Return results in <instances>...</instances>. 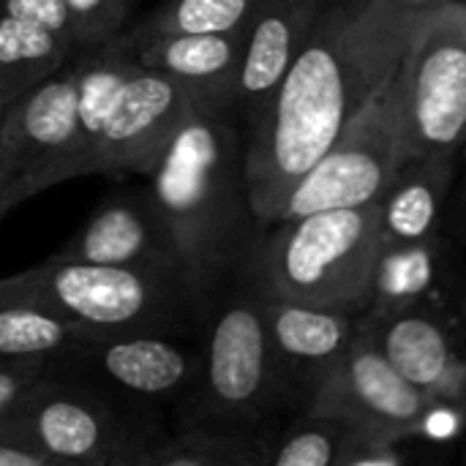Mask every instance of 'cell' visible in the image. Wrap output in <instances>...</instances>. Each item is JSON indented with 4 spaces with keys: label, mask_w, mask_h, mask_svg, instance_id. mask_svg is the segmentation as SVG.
<instances>
[{
    "label": "cell",
    "mask_w": 466,
    "mask_h": 466,
    "mask_svg": "<svg viewBox=\"0 0 466 466\" xmlns=\"http://www.w3.org/2000/svg\"><path fill=\"white\" fill-rule=\"evenodd\" d=\"M423 11L330 0L281 85L246 126V180L265 227L292 183L396 79Z\"/></svg>",
    "instance_id": "obj_1"
},
{
    "label": "cell",
    "mask_w": 466,
    "mask_h": 466,
    "mask_svg": "<svg viewBox=\"0 0 466 466\" xmlns=\"http://www.w3.org/2000/svg\"><path fill=\"white\" fill-rule=\"evenodd\" d=\"M150 177L183 273L205 300L240 276L262 229L246 180V123L229 96H202Z\"/></svg>",
    "instance_id": "obj_2"
},
{
    "label": "cell",
    "mask_w": 466,
    "mask_h": 466,
    "mask_svg": "<svg viewBox=\"0 0 466 466\" xmlns=\"http://www.w3.org/2000/svg\"><path fill=\"white\" fill-rule=\"evenodd\" d=\"M380 208H330L259 229L240 276L262 295L366 311L380 268Z\"/></svg>",
    "instance_id": "obj_3"
},
{
    "label": "cell",
    "mask_w": 466,
    "mask_h": 466,
    "mask_svg": "<svg viewBox=\"0 0 466 466\" xmlns=\"http://www.w3.org/2000/svg\"><path fill=\"white\" fill-rule=\"evenodd\" d=\"M0 298L44 309L93 333L188 336L202 328L208 311L180 273L57 257L0 279Z\"/></svg>",
    "instance_id": "obj_4"
},
{
    "label": "cell",
    "mask_w": 466,
    "mask_h": 466,
    "mask_svg": "<svg viewBox=\"0 0 466 466\" xmlns=\"http://www.w3.org/2000/svg\"><path fill=\"white\" fill-rule=\"evenodd\" d=\"M161 434L153 410L52 371L0 418V437L27 445L52 464L142 466Z\"/></svg>",
    "instance_id": "obj_5"
},
{
    "label": "cell",
    "mask_w": 466,
    "mask_h": 466,
    "mask_svg": "<svg viewBox=\"0 0 466 466\" xmlns=\"http://www.w3.org/2000/svg\"><path fill=\"white\" fill-rule=\"evenodd\" d=\"M202 377L180 418L262 426L289 404L276 366L262 292L243 276L221 287L202 319Z\"/></svg>",
    "instance_id": "obj_6"
},
{
    "label": "cell",
    "mask_w": 466,
    "mask_h": 466,
    "mask_svg": "<svg viewBox=\"0 0 466 466\" xmlns=\"http://www.w3.org/2000/svg\"><path fill=\"white\" fill-rule=\"evenodd\" d=\"M410 156L412 150L404 126L401 79L396 74V79L374 98V104L366 106L292 183L270 221L330 208L377 205Z\"/></svg>",
    "instance_id": "obj_7"
},
{
    "label": "cell",
    "mask_w": 466,
    "mask_h": 466,
    "mask_svg": "<svg viewBox=\"0 0 466 466\" xmlns=\"http://www.w3.org/2000/svg\"><path fill=\"white\" fill-rule=\"evenodd\" d=\"M180 339L169 333L85 330L46 355V366L52 374L85 380L142 410H183L202 377V350H191Z\"/></svg>",
    "instance_id": "obj_8"
},
{
    "label": "cell",
    "mask_w": 466,
    "mask_h": 466,
    "mask_svg": "<svg viewBox=\"0 0 466 466\" xmlns=\"http://www.w3.org/2000/svg\"><path fill=\"white\" fill-rule=\"evenodd\" d=\"M399 79L412 156L456 158L466 139V14L459 3L423 14Z\"/></svg>",
    "instance_id": "obj_9"
},
{
    "label": "cell",
    "mask_w": 466,
    "mask_h": 466,
    "mask_svg": "<svg viewBox=\"0 0 466 466\" xmlns=\"http://www.w3.org/2000/svg\"><path fill=\"white\" fill-rule=\"evenodd\" d=\"M202 96L213 93L197 90L134 60L96 147V172L150 175Z\"/></svg>",
    "instance_id": "obj_10"
},
{
    "label": "cell",
    "mask_w": 466,
    "mask_h": 466,
    "mask_svg": "<svg viewBox=\"0 0 466 466\" xmlns=\"http://www.w3.org/2000/svg\"><path fill=\"white\" fill-rule=\"evenodd\" d=\"M437 410L440 407L407 382L377 341L360 328V336L306 412L336 415L377 431L423 434Z\"/></svg>",
    "instance_id": "obj_11"
},
{
    "label": "cell",
    "mask_w": 466,
    "mask_h": 466,
    "mask_svg": "<svg viewBox=\"0 0 466 466\" xmlns=\"http://www.w3.org/2000/svg\"><path fill=\"white\" fill-rule=\"evenodd\" d=\"M262 300L287 401L306 412L311 399L360 336L363 311L311 306L270 295H262Z\"/></svg>",
    "instance_id": "obj_12"
},
{
    "label": "cell",
    "mask_w": 466,
    "mask_h": 466,
    "mask_svg": "<svg viewBox=\"0 0 466 466\" xmlns=\"http://www.w3.org/2000/svg\"><path fill=\"white\" fill-rule=\"evenodd\" d=\"M363 330L377 341L399 374L426 393L440 410L466 415V358L448 328L418 303L366 317Z\"/></svg>",
    "instance_id": "obj_13"
},
{
    "label": "cell",
    "mask_w": 466,
    "mask_h": 466,
    "mask_svg": "<svg viewBox=\"0 0 466 466\" xmlns=\"http://www.w3.org/2000/svg\"><path fill=\"white\" fill-rule=\"evenodd\" d=\"M330 0H257L243 22V60L235 106L248 126L270 101L295 57L309 44Z\"/></svg>",
    "instance_id": "obj_14"
},
{
    "label": "cell",
    "mask_w": 466,
    "mask_h": 466,
    "mask_svg": "<svg viewBox=\"0 0 466 466\" xmlns=\"http://www.w3.org/2000/svg\"><path fill=\"white\" fill-rule=\"evenodd\" d=\"M52 257L71 262L120 265L183 273L175 240L150 194H126L104 202Z\"/></svg>",
    "instance_id": "obj_15"
},
{
    "label": "cell",
    "mask_w": 466,
    "mask_h": 466,
    "mask_svg": "<svg viewBox=\"0 0 466 466\" xmlns=\"http://www.w3.org/2000/svg\"><path fill=\"white\" fill-rule=\"evenodd\" d=\"M451 156H410L380 197V265L431 262L440 213L453 180Z\"/></svg>",
    "instance_id": "obj_16"
},
{
    "label": "cell",
    "mask_w": 466,
    "mask_h": 466,
    "mask_svg": "<svg viewBox=\"0 0 466 466\" xmlns=\"http://www.w3.org/2000/svg\"><path fill=\"white\" fill-rule=\"evenodd\" d=\"M131 57L145 66L164 71L197 90L213 96H229L235 101V82L243 60V25L235 30H199V33H128Z\"/></svg>",
    "instance_id": "obj_17"
},
{
    "label": "cell",
    "mask_w": 466,
    "mask_h": 466,
    "mask_svg": "<svg viewBox=\"0 0 466 466\" xmlns=\"http://www.w3.org/2000/svg\"><path fill=\"white\" fill-rule=\"evenodd\" d=\"M270 440L262 426L177 418V426L150 445L142 466H265Z\"/></svg>",
    "instance_id": "obj_18"
},
{
    "label": "cell",
    "mask_w": 466,
    "mask_h": 466,
    "mask_svg": "<svg viewBox=\"0 0 466 466\" xmlns=\"http://www.w3.org/2000/svg\"><path fill=\"white\" fill-rule=\"evenodd\" d=\"M76 52L71 35L0 8V112L63 68Z\"/></svg>",
    "instance_id": "obj_19"
},
{
    "label": "cell",
    "mask_w": 466,
    "mask_h": 466,
    "mask_svg": "<svg viewBox=\"0 0 466 466\" xmlns=\"http://www.w3.org/2000/svg\"><path fill=\"white\" fill-rule=\"evenodd\" d=\"M74 76H76V112H79V128L82 139L96 172V147L101 142L106 117L115 106V98L120 87L126 85L134 57L128 52L126 30L109 41L82 46L71 55Z\"/></svg>",
    "instance_id": "obj_20"
},
{
    "label": "cell",
    "mask_w": 466,
    "mask_h": 466,
    "mask_svg": "<svg viewBox=\"0 0 466 466\" xmlns=\"http://www.w3.org/2000/svg\"><path fill=\"white\" fill-rule=\"evenodd\" d=\"M355 431V423L322 415L300 412L284 431L270 440V466H341V456Z\"/></svg>",
    "instance_id": "obj_21"
},
{
    "label": "cell",
    "mask_w": 466,
    "mask_h": 466,
    "mask_svg": "<svg viewBox=\"0 0 466 466\" xmlns=\"http://www.w3.org/2000/svg\"><path fill=\"white\" fill-rule=\"evenodd\" d=\"M79 333L85 330L44 309L0 298V360L52 355Z\"/></svg>",
    "instance_id": "obj_22"
},
{
    "label": "cell",
    "mask_w": 466,
    "mask_h": 466,
    "mask_svg": "<svg viewBox=\"0 0 466 466\" xmlns=\"http://www.w3.org/2000/svg\"><path fill=\"white\" fill-rule=\"evenodd\" d=\"M257 0H164L128 33H199V30H235L246 22Z\"/></svg>",
    "instance_id": "obj_23"
},
{
    "label": "cell",
    "mask_w": 466,
    "mask_h": 466,
    "mask_svg": "<svg viewBox=\"0 0 466 466\" xmlns=\"http://www.w3.org/2000/svg\"><path fill=\"white\" fill-rule=\"evenodd\" d=\"M76 49L120 35L128 25L131 0H66Z\"/></svg>",
    "instance_id": "obj_24"
},
{
    "label": "cell",
    "mask_w": 466,
    "mask_h": 466,
    "mask_svg": "<svg viewBox=\"0 0 466 466\" xmlns=\"http://www.w3.org/2000/svg\"><path fill=\"white\" fill-rule=\"evenodd\" d=\"M46 374V355L0 360V418H5L25 399V393Z\"/></svg>",
    "instance_id": "obj_25"
},
{
    "label": "cell",
    "mask_w": 466,
    "mask_h": 466,
    "mask_svg": "<svg viewBox=\"0 0 466 466\" xmlns=\"http://www.w3.org/2000/svg\"><path fill=\"white\" fill-rule=\"evenodd\" d=\"M52 461L35 451H30L27 445H19L14 440L0 437V466H49Z\"/></svg>",
    "instance_id": "obj_26"
},
{
    "label": "cell",
    "mask_w": 466,
    "mask_h": 466,
    "mask_svg": "<svg viewBox=\"0 0 466 466\" xmlns=\"http://www.w3.org/2000/svg\"><path fill=\"white\" fill-rule=\"evenodd\" d=\"M35 191L30 188V186H25V183H11V186H0V218L11 210V208H16V205H22L25 199H30Z\"/></svg>",
    "instance_id": "obj_27"
},
{
    "label": "cell",
    "mask_w": 466,
    "mask_h": 466,
    "mask_svg": "<svg viewBox=\"0 0 466 466\" xmlns=\"http://www.w3.org/2000/svg\"><path fill=\"white\" fill-rule=\"evenodd\" d=\"M401 5H407V8H412V11H434V8H440V5H445V3H453V0H399Z\"/></svg>",
    "instance_id": "obj_28"
},
{
    "label": "cell",
    "mask_w": 466,
    "mask_h": 466,
    "mask_svg": "<svg viewBox=\"0 0 466 466\" xmlns=\"http://www.w3.org/2000/svg\"><path fill=\"white\" fill-rule=\"evenodd\" d=\"M453 3H459V5H461V11L466 14V0H453Z\"/></svg>",
    "instance_id": "obj_29"
},
{
    "label": "cell",
    "mask_w": 466,
    "mask_h": 466,
    "mask_svg": "<svg viewBox=\"0 0 466 466\" xmlns=\"http://www.w3.org/2000/svg\"><path fill=\"white\" fill-rule=\"evenodd\" d=\"M461 350H464V358H466V336H464V341H461Z\"/></svg>",
    "instance_id": "obj_30"
},
{
    "label": "cell",
    "mask_w": 466,
    "mask_h": 466,
    "mask_svg": "<svg viewBox=\"0 0 466 466\" xmlns=\"http://www.w3.org/2000/svg\"><path fill=\"white\" fill-rule=\"evenodd\" d=\"M461 153H464V156H466V139H464V147H461Z\"/></svg>",
    "instance_id": "obj_31"
},
{
    "label": "cell",
    "mask_w": 466,
    "mask_h": 466,
    "mask_svg": "<svg viewBox=\"0 0 466 466\" xmlns=\"http://www.w3.org/2000/svg\"><path fill=\"white\" fill-rule=\"evenodd\" d=\"M464 459H466V442H464Z\"/></svg>",
    "instance_id": "obj_32"
}]
</instances>
